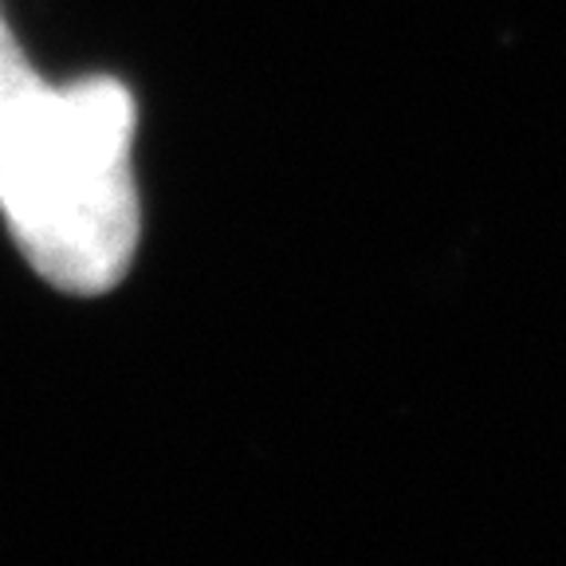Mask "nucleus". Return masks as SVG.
<instances>
[{
	"instance_id": "nucleus-1",
	"label": "nucleus",
	"mask_w": 566,
	"mask_h": 566,
	"mask_svg": "<svg viewBox=\"0 0 566 566\" xmlns=\"http://www.w3.org/2000/svg\"><path fill=\"white\" fill-rule=\"evenodd\" d=\"M134 103L115 80L48 87L0 28V212L48 283L111 292L138 248Z\"/></svg>"
},
{
	"instance_id": "nucleus-2",
	"label": "nucleus",
	"mask_w": 566,
	"mask_h": 566,
	"mask_svg": "<svg viewBox=\"0 0 566 566\" xmlns=\"http://www.w3.org/2000/svg\"><path fill=\"white\" fill-rule=\"evenodd\" d=\"M0 28H4V24H0Z\"/></svg>"
}]
</instances>
